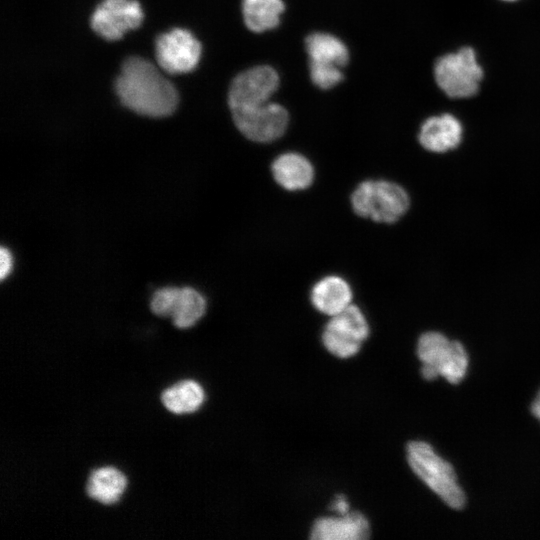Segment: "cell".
Here are the masks:
<instances>
[{
	"label": "cell",
	"instance_id": "obj_1",
	"mask_svg": "<svg viewBox=\"0 0 540 540\" xmlns=\"http://www.w3.org/2000/svg\"><path fill=\"white\" fill-rule=\"evenodd\" d=\"M115 91L125 107L149 117L168 116L178 103L173 84L151 62L138 56L123 62Z\"/></svg>",
	"mask_w": 540,
	"mask_h": 540
},
{
	"label": "cell",
	"instance_id": "obj_2",
	"mask_svg": "<svg viewBox=\"0 0 540 540\" xmlns=\"http://www.w3.org/2000/svg\"><path fill=\"white\" fill-rule=\"evenodd\" d=\"M407 460L414 473L448 506L461 509L465 495L457 482L453 467L422 441L407 445Z\"/></svg>",
	"mask_w": 540,
	"mask_h": 540
},
{
	"label": "cell",
	"instance_id": "obj_3",
	"mask_svg": "<svg viewBox=\"0 0 540 540\" xmlns=\"http://www.w3.org/2000/svg\"><path fill=\"white\" fill-rule=\"evenodd\" d=\"M351 205L354 212L375 222L393 223L409 207L407 192L387 180H365L353 191Z\"/></svg>",
	"mask_w": 540,
	"mask_h": 540
},
{
	"label": "cell",
	"instance_id": "obj_4",
	"mask_svg": "<svg viewBox=\"0 0 540 540\" xmlns=\"http://www.w3.org/2000/svg\"><path fill=\"white\" fill-rule=\"evenodd\" d=\"M417 355L422 362V376L426 380L442 376L448 382L457 384L465 377L468 355L464 347L441 333H424L418 340Z\"/></svg>",
	"mask_w": 540,
	"mask_h": 540
},
{
	"label": "cell",
	"instance_id": "obj_5",
	"mask_svg": "<svg viewBox=\"0 0 540 540\" xmlns=\"http://www.w3.org/2000/svg\"><path fill=\"white\" fill-rule=\"evenodd\" d=\"M435 81L451 98H467L477 93L483 70L470 47L440 57L434 65Z\"/></svg>",
	"mask_w": 540,
	"mask_h": 540
},
{
	"label": "cell",
	"instance_id": "obj_6",
	"mask_svg": "<svg viewBox=\"0 0 540 540\" xmlns=\"http://www.w3.org/2000/svg\"><path fill=\"white\" fill-rule=\"evenodd\" d=\"M369 335L368 322L356 305L350 304L331 316L322 333L325 348L333 355L348 358L357 354Z\"/></svg>",
	"mask_w": 540,
	"mask_h": 540
},
{
	"label": "cell",
	"instance_id": "obj_7",
	"mask_svg": "<svg viewBox=\"0 0 540 540\" xmlns=\"http://www.w3.org/2000/svg\"><path fill=\"white\" fill-rule=\"evenodd\" d=\"M238 130L256 142H271L281 137L288 125L286 109L269 101L248 108L231 111Z\"/></svg>",
	"mask_w": 540,
	"mask_h": 540
},
{
	"label": "cell",
	"instance_id": "obj_8",
	"mask_svg": "<svg viewBox=\"0 0 540 540\" xmlns=\"http://www.w3.org/2000/svg\"><path fill=\"white\" fill-rule=\"evenodd\" d=\"M158 65L169 74L192 71L201 56V44L194 35L181 28L159 35L155 42Z\"/></svg>",
	"mask_w": 540,
	"mask_h": 540
},
{
	"label": "cell",
	"instance_id": "obj_9",
	"mask_svg": "<svg viewBox=\"0 0 540 540\" xmlns=\"http://www.w3.org/2000/svg\"><path fill=\"white\" fill-rule=\"evenodd\" d=\"M279 77L270 66H256L237 75L229 89L231 111L258 106L269 101L277 90Z\"/></svg>",
	"mask_w": 540,
	"mask_h": 540
},
{
	"label": "cell",
	"instance_id": "obj_10",
	"mask_svg": "<svg viewBox=\"0 0 540 540\" xmlns=\"http://www.w3.org/2000/svg\"><path fill=\"white\" fill-rule=\"evenodd\" d=\"M143 21L141 5L136 0H103L91 16L92 29L103 39H121Z\"/></svg>",
	"mask_w": 540,
	"mask_h": 540
},
{
	"label": "cell",
	"instance_id": "obj_11",
	"mask_svg": "<svg viewBox=\"0 0 540 540\" xmlns=\"http://www.w3.org/2000/svg\"><path fill=\"white\" fill-rule=\"evenodd\" d=\"M369 522L359 512L339 517L319 518L313 525L310 538L314 540H363L369 537Z\"/></svg>",
	"mask_w": 540,
	"mask_h": 540
},
{
	"label": "cell",
	"instance_id": "obj_12",
	"mask_svg": "<svg viewBox=\"0 0 540 540\" xmlns=\"http://www.w3.org/2000/svg\"><path fill=\"white\" fill-rule=\"evenodd\" d=\"M462 125L451 114L432 116L421 125L418 139L427 150L446 152L458 146L462 139Z\"/></svg>",
	"mask_w": 540,
	"mask_h": 540
},
{
	"label": "cell",
	"instance_id": "obj_13",
	"mask_svg": "<svg viewBox=\"0 0 540 540\" xmlns=\"http://www.w3.org/2000/svg\"><path fill=\"white\" fill-rule=\"evenodd\" d=\"M275 181L284 189L297 191L308 188L314 178L311 162L296 152L279 155L271 165Z\"/></svg>",
	"mask_w": 540,
	"mask_h": 540
},
{
	"label": "cell",
	"instance_id": "obj_14",
	"mask_svg": "<svg viewBox=\"0 0 540 540\" xmlns=\"http://www.w3.org/2000/svg\"><path fill=\"white\" fill-rule=\"evenodd\" d=\"M350 285L339 276H326L311 290L313 306L323 314L334 316L351 304Z\"/></svg>",
	"mask_w": 540,
	"mask_h": 540
},
{
	"label": "cell",
	"instance_id": "obj_15",
	"mask_svg": "<svg viewBox=\"0 0 540 540\" xmlns=\"http://www.w3.org/2000/svg\"><path fill=\"white\" fill-rule=\"evenodd\" d=\"M127 485L125 475L114 467L94 470L86 485L87 495L105 505L116 503Z\"/></svg>",
	"mask_w": 540,
	"mask_h": 540
},
{
	"label": "cell",
	"instance_id": "obj_16",
	"mask_svg": "<svg viewBox=\"0 0 540 540\" xmlns=\"http://www.w3.org/2000/svg\"><path fill=\"white\" fill-rule=\"evenodd\" d=\"M206 310L205 298L191 287L176 288L170 309V317L177 328L195 325Z\"/></svg>",
	"mask_w": 540,
	"mask_h": 540
},
{
	"label": "cell",
	"instance_id": "obj_17",
	"mask_svg": "<svg viewBox=\"0 0 540 540\" xmlns=\"http://www.w3.org/2000/svg\"><path fill=\"white\" fill-rule=\"evenodd\" d=\"M204 399L203 388L194 380L181 381L164 390L161 395L163 405L175 414L195 412L201 407Z\"/></svg>",
	"mask_w": 540,
	"mask_h": 540
},
{
	"label": "cell",
	"instance_id": "obj_18",
	"mask_svg": "<svg viewBox=\"0 0 540 540\" xmlns=\"http://www.w3.org/2000/svg\"><path fill=\"white\" fill-rule=\"evenodd\" d=\"M243 18L253 32H263L275 28L284 11L282 0H243Z\"/></svg>",
	"mask_w": 540,
	"mask_h": 540
},
{
	"label": "cell",
	"instance_id": "obj_19",
	"mask_svg": "<svg viewBox=\"0 0 540 540\" xmlns=\"http://www.w3.org/2000/svg\"><path fill=\"white\" fill-rule=\"evenodd\" d=\"M306 50L311 61L345 66L349 59L345 44L327 33H313L306 40Z\"/></svg>",
	"mask_w": 540,
	"mask_h": 540
},
{
	"label": "cell",
	"instance_id": "obj_20",
	"mask_svg": "<svg viewBox=\"0 0 540 540\" xmlns=\"http://www.w3.org/2000/svg\"><path fill=\"white\" fill-rule=\"evenodd\" d=\"M309 67L313 83L321 89L332 88L343 79L340 67L335 64L310 60Z\"/></svg>",
	"mask_w": 540,
	"mask_h": 540
},
{
	"label": "cell",
	"instance_id": "obj_21",
	"mask_svg": "<svg viewBox=\"0 0 540 540\" xmlns=\"http://www.w3.org/2000/svg\"><path fill=\"white\" fill-rule=\"evenodd\" d=\"M13 266V258L8 249H0V278L4 280L10 273Z\"/></svg>",
	"mask_w": 540,
	"mask_h": 540
},
{
	"label": "cell",
	"instance_id": "obj_22",
	"mask_svg": "<svg viewBox=\"0 0 540 540\" xmlns=\"http://www.w3.org/2000/svg\"><path fill=\"white\" fill-rule=\"evenodd\" d=\"M331 508L338 512L340 515L349 513V504L343 495H339L333 501Z\"/></svg>",
	"mask_w": 540,
	"mask_h": 540
},
{
	"label": "cell",
	"instance_id": "obj_23",
	"mask_svg": "<svg viewBox=\"0 0 540 540\" xmlns=\"http://www.w3.org/2000/svg\"><path fill=\"white\" fill-rule=\"evenodd\" d=\"M531 411L534 416L540 420V392L532 404Z\"/></svg>",
	"mask_w": 540,
	"mask_h": 540
},
{
	"label": "cell",
	"instance_id": "obj_24",
	"mask_svg": "<svg viewBox=\"0 0 540 540\" xmlns=\"http://www.w3.org/2000/svg\"><path fill=\"white\" fill-rule=\"evenodd\" d=\"M504 1H515V0H504Z\"/></svg>",
	"mask_w": 540,
	"mask_h": 540
}]
</instances>
